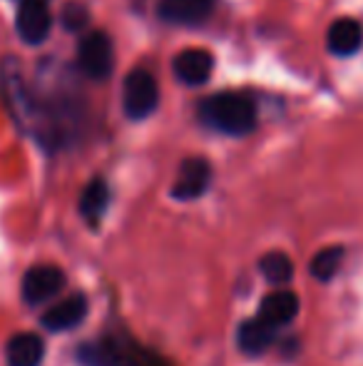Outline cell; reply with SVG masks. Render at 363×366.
<instances>
[{"instance_id": "cell-1", "label": "cell", "mask_w": 363, "mask_h": 366, "mask_svg": "<svg viewBox=\"0 0 363 366\" xmlns=\"http://www.w3.org/2000/svg\"><path fill=\"white\" fill-rule=\"evenodd\" d=\"M199 117L222 135L244 137L257 127V105L242 92H217L199 105Z\"/></svg>"}, {"instance_id": "cell-2", "label": "cell", "mask_w": 363, "mask_h": 366, "mask_svg": "<svg viewBox=\"0 0 363 366\" xmlns=\"http://www.w3.org/2000/svg\"><path fill=\"white\" fill-rule=\"evenodd\" d=\"M85 366H172L157 352L127 337H110L80 352Z\"/></svg>"}, {"instance_id": "cell-3", "label": "cell", "mask_w": 363, "mask_h": 366, "mask_svg": "<svg viewBox=\"0 0 363 366\" xmlns=\"http://www.w3.org/2000/svg\"><path fill=\"white\" fill-rule=\"evenodd\" d=\"M160 105V87L147 70H132L122 87V110L130 120H145Z\"/></svg>"}, {"instance_id": "cell-4", "label": "cell", "mask_w": 363, "mask_h": 366, "mask_svg": "<svg viewBox=\"0 0 363 366\" xmlns=\"http://www.w3.org/2000/svg\"><path fill=\"white\" fill-rule=\"evenodd\" d=\"M78 63L83 68V73L92 77V80H107L112 68H115L112 40L100 30L88 33L78 45Z\"/></svg>"}, {"instance_id": "cell-5", "label": "cell", "mask_w": 363, "mask_h": 366, "mask_svg": "<svg viewBox=\"0 0 363 366\" xmlns=\"http://www.w3.org/2000/svg\"><path fill=\"white\" fill-rule=\"evenodd\" d=\"M53 28V15H50L48 0H23L15 15V30L20 40L28 45H40L50 35Z\"/></svg>"}, {"instance_id": "cell-6", "label": "cell", "mask_w": 363, "mask_h": 366, "mask_svg": "<svg viewBox=\"0 0 363 366\" xmlns=\"http://www.w3.org/2000/svg\"><path fill=\"white\" fill-rule=\"evenodd\" d=\"M65 285V274L53 264H38L25 272L23 277V297L28 304L38 307L55 297Z\"/></svg>"}, {"instance_id": "cell-7", "label": "cell", "mask_w": 363, "mask_h": 366, "mask_svg": "<svg viewBox=\"0 0 363 366\" xmlns=\"http://www.w3.org/2000/svg\"><path fill=\"white\" fill-rule=\"evenodd\" d=\"M209 182H212V167H209L207 159L189 157L182 162L177 182H175V187H172V194H175V199L189 202V199L202 197L209 189Z\"/></svg>"}, {"instance_id": "cell-8", "label": "cell", "mask_w": 363, "mask_h": 366, "mask_svg": "<svg viewBox=\"0 0 363 366\" xmlns=\"http://www.w3.org/2000/svg\"><path fill=\"white\" fill-rule=\"evenodd\" d=\"M172 70H175L180 82L189 87H197L209 80V75L214 70V58L212 53H207L202 48H189L177 55L175 63H172Z\"/></svg>"}, {"instance_id": "cell-9", "label": "cell", "mask_w": 363, "mask_h": 366, "mask_svg": "<svg viewBox=\"0 0 363 366\" xmlns=\"http://www.w3.org/2000/svg\"><path fill=\"white\" fill-rule=\"evenodd\" d=\"M217 8V0H160V18L172 25H199Z\"/></svg>"}, {"instance_id": "cell-10", "label": "cell", "mask_w": 363, "mask_h": 366, "mask_svg": "<svg viewBox=\"0 0 363 366\" xmlns=\"http://www.w3.org/2000/svg\"><path fill=\"white\" fill-rule=\"evenodd\" d=\"M85 314H88V299H85V294H73V297L50 307L43 314V324L50 332H65V329L78 327L85 319Z\"/></svg>"}, {"instance_id": "cell-11", "label": "cell", "mask_w": 363, "mask_h": 366, "mask_svg": "<svg viewBox=\"0 0 363 366\" xmlns=\"http://www.w3.org/2000/svg\"><path fill=\"white\" fill-rule=\"evenodd\" d=\"M299 314V297L289 290L272 292L262 299V307H259V319L267 322L269 327H284L291 319Z\"/></svg>"}, {"instance_id": "cell-12", "label": "cell", "mask_w": 363, "mask_h": 366, "mask_svg": "<svg viewBox=\"0 0 363 366\" xmlns=\"http://www.w3.org/2000/svg\"><path fill=\"white\" fill-rule=\"evenodd\" d=\"M326 45L334 55L339 58H349V55L359 53L363 45V30L361 23H356L354 18H341L326 33Z\"/></svg>"}, {"instance_id": "cell-13", "label": "cell", "mask_w": 363, "mask_h": 366, "mask_svg": "<svg viewBox=\"0 0 363 366\" xmlns=\"http://www.w3.org/2000/svg\"><path fill=\"white\" fill-rule=\"evenodd\" d=\"M5 357H8L10 366H40L45 357V344L38 334L23 332L8 342Z\"/></svg>"}, {"instance_id": "cell-14", "label": "cell", "mask_w": 363, "mask_h": 366, "mask_svg": "<svg viewBox=\"0 0 363 366\" xmlns=\"http://www.w3.org/2000/svg\"><path fill=\"white\" fill-rule=\"evenodd\" d=\"M274 337H276V329L269 327L267 322H262V319L257 317V319H249V322H244L242 327H239L237 344L244 354L259 357V354H264L269 347H272Z\"/></svg>"}, {"instance_id": "cell-15", "label": "cell", "mask_w": 363, "mask_h": 366, "mask_svg": "<svg viewBox=\"0 0 363 366\" xmlns=\"http://www.w3.org/2000/svg\"><path fill=\"white\" fill-rule=\"evenodd\" d=\"M110 204V187L102 177H95L80 194V212L90 224H97Z\"/></svg>"}, {"instance_id": "cell-16", "label": "cell", "mask_w": 363, "mask_h": 366, "mask_svg": "<svg viewBox=\"0 0 363 366\" xmlns=\"http://www.w3.org/2000/svg\"><path fill=\"white\" fill-rule=\"evenodd\" d=\"M259 269L272 285H286L294 277V264L284 252H269L259 259Z\"/></svg>"}, {"instance_id": "cell-17", "label": "cell", "mask_w": 363, "mask_h": 366, "mask_svg": "<svg viewBox=\"0 0 363 366\" xmlns=\"http://www.w3.org/2000/svg\"><path fill=\"white\" fill-rule=\"evenodd\" d=\"M341 259H344V249L341 247H326L311 259V274L319 282H329L336 272L341 269Z\"/></svg>"}, {"instance_id": "cell-18", "label": "cell", "mask_w": 363, "mask_h": 366, "mask_svg": "<svg viewBox=\"0 0 363 366\" xmlns=\"http://www.w3.org/2000/svg\"><path fill=\"white\" fill-rule=\"evenodd\" d=\"M63 25L73 33L83 30L88 25V8H83L80 3H68L63 8Z\"/></svg>"}]
</instances>
